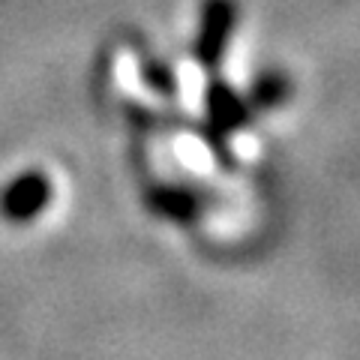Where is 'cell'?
<instances>
[{
  "label": "cell",
  "instance_id": "1",
  "mask_svg": "<svg viewBox=\"0 0 360 360\" xmlns=\"http://www.w3.org/2000/svg\"><path fill=\"white\" fill-rule=\"evenodd\" d=\"M51 193H54V186H51L49 174L25 172L4 186V193H0V213H4V219L15 222V225L33 222L51 205Z\"/></svg>",
  "mask_w": 360,
  "mask_h": 360
},
{
  "label": "cell",
  "instance_id": "2",
  "mask_svg": "<svg viewBox=\"0 0 360 360\" xmlns=\"http://www.w3.org/2000/svg\"><path fill=\"white\" fill-rule=\"evenodd\" d=\"M238 21L234 0H207L201 9V27L195 37V58L201 66H217L225 58L229 39Z\"/></svg>",
  "mask_w": 360,
  "mask_h": 360
},
{
  "label": "cell",
  "instance_id": "4",
  "mask_svg": "<svg viewBox=\"0 0 360 360\" xmlns=\"http://www.w3.org/2000/svg\"><path fill=\"white\" fill-rule=\"evenodd\" d=\"M279 94H283V82H279V78H267V82H262L255 87V103L270 105L279 99Z\"/></svg>",
  "mask_w": 360,
  "mask_h": 360
},
{
  "label": "cell",
  "instance_id": "3",
  "mask_svg": "<svg viewBox=\"0 0 360 360\" xmlns=\"http://www.w3.org/2000/svg\"><path fill=\"white\" fill-rule=\"evenodd\" d=\"M210 115H213V123L219 120V127H238V123H243V105L240 99L231 94L225 84H217L210 90Z\"/></svg>",
  "mask_w": 360,
  "mask_h": 360
}]
</instances>
